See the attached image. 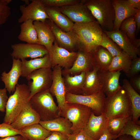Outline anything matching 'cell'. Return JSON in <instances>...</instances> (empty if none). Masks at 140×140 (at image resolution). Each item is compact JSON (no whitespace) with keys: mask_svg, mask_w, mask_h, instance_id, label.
I'll return each instance as SVG.
<instances>
[{"mask_svg":"<svg viewBox=\"0 0 140 140\" xmlns=\"http://www.w3.org/2000/svg\"><path fill=\"white\" fill-rule=\"evenodd\" d=\"M72 31L79 41L78 50H82L91 53L99 46L103 33L96 20L74 23Z\"/></svg>","mask_w":140,"mask_h":140,"instance_id":"cell-1","label":"cell"},{"mask_svg":"<svg viewBox=\"0 0 140 140\" xmlns=\"http://www.w3.org/2000/svg\"><path fill=\"white\" fill-rule=\"evenodd\" d=\"M103 31L113 30L115 11L111 0H82Z\"/></svg>","mask_w":140,"mask_h":140,"instance_id":"cell-2","label":"cell"},{"mask_svg":"<svg viewBox=\"0 0 140 140\" xmlns=\"http://www.w3.org/2000/svg\"><path fill=\"white\" fill-rule=\"evenodd\" d=\"M104 108V112L108 119L131 116L130 100L122 87L114 94L106 97Z\"/></svg>","mask_w":140,"mask_h":140,"instance_id":"cell-3","label":"cell"},{"mask_svg":"<svg viewBox=\"0 0 140 140\" xmlns=\"http://www.w3.org/2000/svg\"><path fill=\"white\" fill-rule=\"evenodd\" d=\"M30 92L27 85L24 83L16 85L13 93L9 97L5 107L3 123H12L29 101Z\"/></svg>","mask_w":140,"mask_h":140,"instance_id":"cell-4","label":"cell"},{"mask_svg":"<svg viewBox=\"0 0 140 140\" xmlns=\"http://www.w3.org/2000/svg\"><path fill=\"white\" fill-rule=\"evenodd\" d=\"M49 89L35 94L29 101L32 108L39 115L41 121L50 120L59 116L58 107Z\"/></svg>","mask_w":140,"mask_h":140,"instance_id":"cell-5","label":"cell"},{"mask_svg":"<svg viewBox=\"0 0 140 140\" xmlns=\"http://www.w3.org/2000/svg\"><path fill=\"white\" fill-rule=\"evenodd\" d=\"M92 112L90 108L83 105L66 103L58 115L71 123L72 133H76L84 129Z\"/></svg>","mask_w":140,"mask_h":140,"instance_id":"cell-6","label":"cell"},{"mask_svg":"<svg viewBox=\"0 0 140 140\" xmlns=\"http://www.w3.org/2000/svg\"><path fill=\"white\" fill-rule=\"evenodd\" d=\"M106 95L101 90L95 94L88 95H76L67 92L65 100L68 103H78L91 109L96 115L104 112Z\"/></svg>","mask_w":140,"mask_h":140,"instance_id":"cell-7","label":"cell"},{"mask_svg":"<svg viewBox=\"0 0 140 140\" xmlns=\"http://www.w3.org/2000/svg\"><path fill=\"white\" fill-rule=\"evenodd\" d=\"M26 79L30 92L29 100L35 94L49 89L52 82V70L42 68L32 72Z\"/></svg>","mask_w":140,"mask_h":140,"instance_id":"cell-8","label":"cell"},{"mask_svg":"<svg viewBox=\"0 0 140 140\" xmlns=\"http://www.w3.org/2000/svg\"><path fill=\"white\" fill-rule=\"evenodd\" d=\"M19 9L22 15L18 20L19 23L28 20L45 22L50 19L46 11V6L41 0H32L27 5H20Z\"/></svg>","mask_w":140,"mask_h":140,"instance_id":"cell-9","label":"cell"},{"mask_svg":"<svg viewBox=\"0 0 140 140\" xmlns=\"http://www.w3.org/2000/svg\"><path fill=\"white\" fill-rule=\"evenodd\" d=\"M11 48L12 51L11 55L12 58L20 60L42 57L49 53L45 47L39 44H16L12 45Z\"/></svg>","mask_w":140,"mask_h":140,"instance_id":"cell-10","label":"cell"},{"mask_svg":"<svg viewBox=\"0 0 140 140\" xmlns=\"http://www.w3.org/2000/svg\"><path fill=\"white\" fill-rule=\"evenodd\" d=\"M77 53V51L70 52L60 47L55 40L49 52L52 68L57 66L64 69L70 68L76 58Z\"/></svg>","mask_w":140,"mask_h":140,"instance_id":"cell-11","label":"cell"},{"mask_svg":"<svg viewBox=\"0 0 140 140\" xmlns=\"http://www.w3.org/2000/svg\"><path fill=\"white\" fill-rule=\"evenodd\" d=\"M60 11L74 23L96 20L90 10L80 0L76 3L59 8Z\"/></svg>","mask_w":140,"mask_h":140,"instance_id":"cell-12","label":"cell"},{"mask_svg":"<svg viewBox=\"0 0 140 140\" xmlns=\"http://www.w3.org/2000/svg\"><path fill=\"white\" fill-rule=\"evenodd\" d=\"M47 23L52 31L58 45L70 52H77L79 47L78 40L72 30L65 32L56 25L50 19Z\"/></svg>","mask_w":140,"mask_h":140,"instance_id":"cell-13","label":"cell"},{"mask_svg":"<svg viewBox=\"0 0 140 140\" xmlns=\"http://www.w3.org/2000/svg\"><path fill=\"white\" fill-rule=\"evenodd\" d=\"M52 69V81L49 89L52 96L56 98L59 112L66 103L65 97L67 92L62 74V68L57 66Z\"/></svg>","mask_w":140,"mask_h":140,"instance_id":"cell-14","label":"cell"},{"mask_svg":"<svg viewBox=\"0 0 140 140\" xmlns=\"http://www.w3.org/2000/svg\"><path fill=\"white\" fill-rule=\"evenodd\" d=\"M77 52L76 58L72 66L69 69L62 70V76L78 75L83 72L91 71L93 68L92 53L81 49H79Z\"/></svg>","mask_w":140,"mask_h":140,"instance_id":"cell-15","label":"cell"},{"mask_svg":"<svg viewBox=\"0 0 140 140\" xmlns=\"http://www.w3.org/2000/svg\"><path fill=\"white\" fill-rule=\"evenodd\" d=\"M108 120L104 112L97 116L92 111L83 129L93 140H97L107 129Z\"/></svg>","mask_w":140,"mask_h":140,"instance_id":"cell-16","label":"cell"},{"mask_svg":"<svg viewBox=\"0 0 140 140\" xmlns=\"http://www.w3.org/2000/svg\"><path fill=\"white\" fill-rule=\"evenodd\" d=\"M103 31L122 51L128 54L132 60L137 58L138 56L139 55V49L135 47L124 33L120 30L111 31Z\"/></svg>","mask_w":140,"mask_h":140,"instance_id":"cell-17","label":"cell"},{"mask_svg":"<svg viewBox=\"0 0 140 140\" xmlns=\"http://www.w3.org/2000/svg\"><path fill=\"white\" fill-rule=\"evenodd\" d=\"M40 121L39 115L32 108L29 101L11 125L13 128L20 130L26 127L39 123Z\"/></svg>","mask_w":140,"mask_h":140,"instance_id":"cell-18","label":"cell"},{"mask_svg":"<svg viewBox=\"0 0 140 140\" xmlns=\"http://www.w3.org/2000/svg\"><path fill=\"white\" fill-rule=\"evenodd\" d=\"M115 11V19L113 30H119L123 21L127 18L133 16L137 9L132 8L126 0H111Z\"/></svg>","mask_w":140,"mask_h":140,"instance_id":"cell-19","label":"cell"},{"mask_svg":"<svg viewBox=\"0 0 140 140\" xmlns=\"http://www.w3.org/2000/svg\"><path fill=\"white\" fill-rule=\"evenodd\" d=\"M21 64L20 60L12 58V66L10 71L8 73L4 71L1 74V80L4 84L5 88L10 94L15 91L18 79L21 76Z\"/></svg>","mask_w":140,"mask_h":140,"instance_id":"cell-20","label":"cell"},{"mask_svg":"<svg viewBox=\"0 0 140 140\" xmlns=\"http://www.w3.org/2000/svg\"><path fill=\"white\" fill-rule=\"evenodd\" d=\"M100 72L102 83V90L107 96H110L119 90L122 87L119 83L121 71Z\"/></svg>","mask_w":140,"mask_h":140,"instance_id":"cell-21","label":"cell"},{"mask_svg":"<svg viewBox=\"0 0 140 140\" xmlns=\"http://www.w3.org/2000/svg\"><path fill=\"white\" fill-rule=\"evenodd\" d=\"M102 83L100 72L94 67L93 69L86 72L83 88V95L95 94L102 90Z\"/></svg>","mask_w":140,"mask_h":140,"instance_id":"cell-22","label":"cell"},{"mask_svg":"<svg viewBox=\"0 0 140 140\" xmlns=\"http://www.w3.org/2000/svg\"><path fill=\"white\" fill-rule=\"evenodd\" d=\"M21 76L26 78L33 71L42 68H52L49 53L44 57L28 60L21 59Z\"/></svg>","mask_w":140,"mask_h":140,"instance_id":"cell-23","label":"cell"},{"mask_svg":"<svg viewBox=\"0 0 140 140\" xmlns=\"http://www.w3.org/2000/svg\"><path fill=\"white\" fill-rule=\"evenodd\" d=\"M33 23L40 44L44 46L50 51L55 40L50 26L46 22L34 21Z\"/></svg>","mask_w":140,"mask_h":140,"instance_id":"cell-24","label":"cell"},{"mask_svg":"<svg viewBox=\"0 0 140 140\" xmlns=\"http://www.w3.org/2000/svg\"><path fill=\"white\" fill-rule=\"evenodd\" d=\"M46 10L50 19L62 30L65 32L72 30L74 23L60 11L59 8L46 6Z\"/></svg>","mask_w":140,"mask_h":140,"instance_id":"cell-25","label":"cell"},{"mask_svg":"<svg viewBox=\"0 0 140 140\" xmlns=\"http://www.w3.org/2000/svg\"><path fill=\"white\" fill-rule=\"evenodd\" d=\"M122 87L126 92L129 97L131 108L132 119L135 123L139 124L140 116V95L126 79L123 80Z\"/></svg>","mask_w":140,"mask_h":140,"instance_id":"cell-26","label":"cell"},{"mask_svg":"<svg viewBox=\"0 0 140 140\" xmlns=\"http://www.w3.org/2000/svg\"><path fill=\"white\" fill-rule=\"evenodd\" d=\"M48 130L57 131L66 135L72 134L71 123L68 120L61 116L46 121H40L39 123Z\"/></svg>","mask_w":140,"mask_h":140,"instance_id":"cell-27","label":"cell"},{"mask_svg":"<svg viewBox=\"0 0 140 140\" xmlns=\"http://www.w3.org/2000/svg\"><path fill=\"white\" fill-rule=\"evenodd\" d=\"M86 72L74 75H67L63 78L67 92L76 95H82Z\"/></svg>","mask_w":140,"mask_h":140,"instance_id":"cell-28","label":"cell"},{"mask_svg":"<svg viewBox=\"0 0 140 140\" xmlns=\"http://www.w3.org/2000/svg\"><path fill=\"white\" fill-rule=\"evenodd\" d=\"M92 54L94 67H97L101 72L108 71L113 57L112 55L100 46H98Z\"/></svg>","mask_w":140,"mask_h":140,"instance_id":"cell-29","label":"cell"},{"mask_svg":"<svg viewBox=\"0 0 140 140\" xmlns=\"http://www.w3.org/2000/svg\"><path fill=\"white\" fill-rule=\"evenodd\" d=\"M33 22L32 20H28L21 23L20 31L18 38L26 43L40 44Z\"/></svg>","mask_w":140,"mask_h":140,"instance_id":"cell-30","label":"cell"},{"mask_svg":"<svg viewBox=\"0 0 140 140\" xmlns=\"http://www.w3.org/2000/svg\"><path fill=\"white\" fill-rule=\"evenodd\" d=\"M20 130L23 137L28 140H44L51 132L39 123L26 127Z\"/></svg>","mask_w":140,"mask_h":140,"instance_id":"cell-31","label":"cell"},{"mask_svg":"<svg viewBox=\"0 0 140 140\" xmlns=\"http://www.w3.org/2000/svg\"><path fill=\"white\" fill-rule=\"evenodd\" d=\"M132 60L123 51L119 54L113 57L108 69L109 71H122L127 75L130 70Z\"/></svg>","mask_w":140,"mask_h":140,"instance_id":"cell-32","label":"cell"},{"mask_svg":"<svg viewBox=\"0 0 140 140\" xmlns=\"http://www.w3.org/2000/svg\"><path fill=\"white\" fill-rule=\"evenodd\" d=\"M124 135L130 136L136 140H140V126L132 121L131 116L120 132L116 136L115 139Z\"/></svg>","mask_w":140,"mask_h":140,"instance_id":"cell-33","label":"cell"},{"mask_svg":"<svg viewBox=\"0 0 140 140\" xmlns=\"http://www.w3.org/2000/svg\"><path fill=\"white\" fill-rule=\"evenodd\" d=\"M136 25L134 16L128 17L121 24L119 30L124 33L132 42L136 39Z\"/></svg>","mask_w":140,"mask_h":140,"instance_id":"cell-34","label":"cell"},{"mask_svg":"<svg viewBox=\"0 0 140 140\" xmlns=\"http://www.w3.org/2000/svg\"><path fill=\"white\" fill-rule=\"evenodd\" d=\"M130 116L109 119L107 129L112 134L117 136L122 130Z\"/></svg>","mask_w":140,"mask_h":140,"instance_id":"cell-35","label":"cell"},{"mask_svg":"<svg viewBox=\"0 0 140 140\" xmlns=\"http://www.w3.org/2000/svg\"><path fill=\"white\" fill-rule=\"evenodd\" d=\"M99 46L106 49L113 57L119 54L122 51L118 45L103 32Z\"/></svg>","mask_w":140,"mask_h":140,"instance_id":"cell-36","label":"cell"},{"mask_svg":"<svg viewBox=\"0 0 140 140\" xmlns=\"http://www.w3.org/2000/svg\"><path fill=\"white\" fill-rule=\"evenodd\" d=\"M11 0H0V26L5 23L11 14L8 4Z\"/></svg>","mask_w":140,"mask_h":140,"instance_id":"cell-37","label":"cell"},{"mask_svg":"<svg viewBox=\"0 0 140 140\" xmlns=\"http://www.w3.org/2000/svg\"><path fill=\"white\" fill-rule=\"evenodd\" d=\"M17 135L23 137L20 130L13 128L11 124L4 123L0 124V137L3 138Z\"/></svg>","mask_w":140,"mask_h":140,"instance_id":"cell-38","label":"cell"},{"mask_svg":"<svg viewBox=\"0 0 140 140\" xmlns=\"http://www.w3.org/2000/svg\"><path fill=\"white\" fill-rule=\"evenodd\" d=\"M45 6L61 7L73 4L80 0H41Z\"/></svg>","mask_w":140,"mask_h":140,"instance_id":"cell-39","label":"cell"},{"mask_svg":"<svg viewBox=\"0 0 140 140\" xmlns=\"http://www.w3.org/2000/svg\"><path fill=\"white\" fill-rule=\"evenodd\" d=\"M140 71V58L132 60L130 68L126 75L128 77H132L137 75Z\"/></svg>","mask_w":140,"mask_h":140,"instance_id":"cell-40","label":"cell"},{"mask_svg":"<svg viewBox=\"0 0 140 140\" xmlns=\"http://www.w3.org/2000/svg\"><path fill=\"white\" fill-rule=\"evenodd\" d=\"M68 140H93L82 129L76 133H72L67 135Z\"/></svg>","mask_w":140,"mask_h":140,"instance_id":"cell-41","label":"cell"},{"mask_svg":"<svg viewBox=\"0 0 140 140\" xmlns=\"http://www.w3.org/2000/svg\"><path fill=\"white\" fill-rule=\"evenodd\" d=\"M7 90L5 88L0 89V111H5V107L9 97L7 95Z\"/></svg>","mask_w":140,"mask_h":140,"instance_id":"cell-42","label":"cell"},{"mask_svg":"<svg viewBox=\"0 0 140 140\" xmlns=\"http://www.w3.org/2000/svg\"><path fill=\"white\" fill-rule=\"evenodd\" d=\"M44 140H68L67 135L57 131H52Z\"/></svg>","mask_w":140,"mask_h":140,"instance_id":"cell-43","label":"cell"},{"mask_svg":"<svg viewBox=\"0 0 140 140\" xmlns=\"http://www.w3.org/2000/svg\"><path fill=\"white\" fill-rule=\"evenodd\" d=\"M116 136L112 134L107 129L97 140H114Z\"/></svg>","mask_w":140,"mask_h":140,"instance_id":"cell-44","label":"cell"},{"mask_svg":"<svg viewBox=\"0 0 140 140\" xmlns=\"http://www.w3.org/2000/svg\"><path fill=\"white\" fill-rule=\"evenodd\" d=\"M134 17L136 25V33L138 32L140 29V9H137Z\"/></svg>","mask_w":140,"mask_h":140,"instance_id":"cell-45","label":"cell"},{"mask_svg":"<svg viewBox=\"0 0 140 140\" xmlns=\"http://www.w3.org/2000/svg\"><path fill=\"white\" fill-rule=\"evenodd\" d=\"M132 83L133 86L138 92L140 91V76H136L132 80Z\"/></svg>","mask_w":140,"mask_h":140,"instance_id":"cell-46","label":"cell"},{"mask_svg":"<svg viewBox=\"0 0 140 140\" xmlns=\"http://www.w3.org/2000/svg\"><path fill=\"white\" fill-rule=\"evenodd\" d=\"M126 1L132 8L140 9V0H126Z\"/></svg>","mask_w":140,"mask_h":140,"instance_id":"cell-47","label":"cell"},{"mask_svg":"<svg viewBox=\"0 0 140 140\" xmlns=\"http://www.w3.org/2000/svg\"><path fill=\"white\" fill-rule=\"evenodd\" d=\"M117 139V140H136L131 136L125 135H121Z\"/></svg>","mask_w":140,"mask_h":140,"instance_id":"cell-48","label":"cell"},{"mask_svg":"<svg viewBox=\"0 0 140 140\" xmlns=\"http://www.w3.org/2000/svg\"><path fill=\"white\" fill-rule=\"evenodd\" d=\"M21 135H17L8 137L0 138V140H19Z\"/></svg>","mask_w":140,"mask_h":140,"instance_id":"cell-49","label":"cell"},{"mask_svg":"<svg viewBox=\"0 0 140 140\" xmlns=\"http://www.w3.org/2000/svg\"><path fill=\"white\" fill-rule=\"evenodd\" d=\"M19 140H28L24 137L21 136Z\"/></svg>","mask_w":140,"mask_h":140,"instance_id":"cell-50","label":"cell"},{"mask_svg":"<svg viewBox=\"0 0 140 140\" xmlns=\"http://www.w3.org/2000/svg\"><path fill=\"white\" fill-rule=\"evenodd\" d=\"M116 140H117V139H116Z\"/></svg>","mask_w":140,"mask_h":140,"instance_id":"cell-51","label":"cell"}]
</instances>
